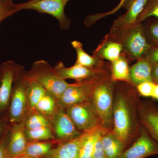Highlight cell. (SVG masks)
Segmentation results:
<instances>
[{"label":"cell","mask_w":158,"mask_h":158,"mask_svg":"<svg viewBox=\"0 0 158 158\" xmlns=\"http://www.w3.org/2000/svg\"><path fill=\"white\" fill-rule=\"evenodd\" d=\"M140 95L136 87L130 83L116 82L113 106L112 131L127 148L141 135V126L138 115Z\"/></svg>","instance_id":"cell-1"},{"label":"cell","mask_w":158,"mask_h":158,"mask_svg":"<svg viewBox=\"0 0 158 158\" xmlns=\"http://www.w3.org/2000/svg\"><path fill=\"white\" fill-rule=\"evenodd\" d=\"M108 35L121 44L122 52L129 61L144 59L152 46L148 41L142 23H136L123 29L111 28Z\"/></svg>","instance_id":"cell-2"},{"label":"cell","mask_w":158,"mask_h":158,"mask_svg":"<svg viewBox=\"0 0 158 158\" xmlns=\"http://www.w3.org/2000/svg\"><path fill=\"white\" fill-rule=\"evenodd\" d=\"M116 83L111 80V75L100 79L89 100L105 131H111L113 128V106Z\"/></svg>","instance_id":"cell-3"},{"label":"cell","mask_w":158,"mask_h":158,"mask_svg":"<svg viewBox=\"0 0 158 158\" xmlns=\"http://www.w3.org/2000/svg\"><path fill=\"white\" fill-rule=\"evenodd\" d=\"M27 73L30 78L42 85L58 100L69 84L65 80L61 79L54 67L45 60H37L34 62Z\"/></svg>","instance_id":"cell-4"},{"label":"cell","mask_w":158,"mask_h":158,"mask_svg":"<svg viewBox=\"0 0 158 158\" xmlns=\"http://www.w3.org/2000/svg\"><path fill=\"white\" fill-rule=\"evenodd\" d=\"M30 82L25 71L14 82L8 110L10 125L23 121L30 113L28 100Z\"/></svg>","instance_id":"cell-5"},{"label":"cell","mask_w":158,"mask_h":158,"mask_svg":"<svg viewBox=\"0 0 158 158\" xmlns=\"http://www.w3.org/2000/svg\"><path fill=\"white\" fill-rule=\"evenodd\" d=\"M70 0H29L17 4L19 11L33 10L40 13L50 15L59 22V27L62 30L70 27L71 21L65 14V7Z\"/></svg>","instance_id":"cell-6"},{"label":"cell","mask_w":158,"mask_h":158,"mask_svg":"<svg viewBox=\"0 0 158 158\" xmlns=\"http://www.w3.org/2000/svg\"><path fill=\"white\" fill-rule=\"evenodd\" d=\"M25 71L23 65L12 60L0 65V117L8 113L14 82Z\"/></svg>","instance_id":"cell-7"},{"label":"cell","mask_w":158,"mask_h":158,"mask_svg":"<svg viewBox=\"0 0 158 158\" xmlns=\"http://www.w3.org/2000/svg\"><path fill=\"white\" fill-rule=\"evenodd\" d=\"M65 109L75 127L81 132L96 128L102 130L98 116L89 100L72 105Z\"/></svg>","instance_id":"cell-8"},{"label":"cell","mask_w":158,"mask_h":158,"mask_svg":"<svg viewBox=\"0 0 158 158\" xmlns=\"http://www.w3.org/2000/svg\"><path fill=\"white\" fill-rule=\"evenodd\" d=\"M105 77L69 84L58 100V103L62 108L66 109L72 105L89 100L97 82Z\"/></svg>","instance_id":"cell-9"},{"label":"cell","mask_w":158,"mask_h":158,"mask_svg":"<svg viewBox=\"0 0 158 158\" xmlns=\"http://www.w3.org/2000/svg\"><path fill=\"white\" fill-rule=\"evenodd\" d=\"M51 128L57 140L65 142L73 140L82 134L77 129L71 120L65 109L57 105L55 112L50 117Z\"/></svg>","instance_id":"cell-10"},{"label":"cell","mask_w":158,"mask_h":158,"mask_svg":"<svg viewBox=\"0 0 158 158\" xmlns=\"http://www.w3.org/2000/svg\"><path fill=\"white\" fill-rule=\"evenodd\" d=\"M56 72L61 79H73L76 82H81L91 78H97L110 75V63L103 68L90 69L77 63L70 67H66L63 62L59 61L54 66Z\"/></svg>","instance_id":"cell-11"},{"label":"cell","mask_w":158,"mask_h":158,"mask_svg":"<svg viewBox=\"0 0 158 158\" xmlns=\"http://www.w3.org/2000/svg\"><path fill=\"white\" fill-rule=\"evenodd\" d=\"M156 155H158V143L142 127L140 136L118 158H145Z\"/></svg>","instance_id":"cell-12"},{"label":"cell","mask_w":158,"mask_h":158,"mask_svg":"<svg viewBox=\"0 0 158 158\" xmlns=\"http://www.w3.org/2000/svg\"><path fill=\"white\" fill-rule=\"evenodd\" d=\"M138 115L141 127L158 144V105L140 99Z\"/></svg>","instance_id":"cell-13"},{"label":"cell","mask_w":158,"mask_h":158,"mask_svg":"<svg viewBox=\"0 0 158 158\" xmlns=\"http://www.w3.org/2000/svg\"><path fill=\"white\" fill-rule=\"evenodd\" d=\"M147 0H126L123 7L126 12L116 19L113 24L112 28L123 29L137 23V19L143 11Z\"/></svg>","instance_id":"cell-14"},{"label":"cell","mask_w":158,"mask_h":158,"mask_svg":"<svg viewBox=\"0 0 158 158\" xmlns=\"http://www.w3.org/2000/svg\"><path fill=\"white\" fill-rule=\"evenodd\" d=\"M28 141L25 132L24 121L10 125L8 150L11 158L19 156L25 149Z\"/></svg>","instance_id":"cell-15"},{"label":"cell","mask_w":158,"mask_h":158,"mask_svg":"<svg viewBox=\"0 0 158 158\" xmlns=\"http://www.w3.org/2000/svg\"><path fill=\"white\" fill-rule=\"evenodd\" d=\"M84 133L70 141L61 142L43 158H77Z\"/></svg>","instance_id":"cell-16"},{"label":"cell","mask_w":158,"mask_h":158,"mask_svg":"<svg viewBox=\"0 0 158 158\" xmlns=\"http://www.w3.org/2000/svg\"><path fill=\"white\" fill-rule=\"evenodd\" d=\"M129 77L130 83L135 87L144 82H154L151 64L144 58L137 60L130 67Z\"/></svg>","instance_id":"cell-17"},{"label":"cell","mask_w":158,"mask_h":158,"mask_svg":"<svg viewBox=\"0 0 158 158\" xmlns=\"http://www.w3.org/2000/svg\"><path fill=\"white\" fill-rule=\"evenodd\" d=\"M123 52L121 44L106 35L93 52V56L110 62L118 59Z\"/></svg>","instance_id":"cell-18"},{"label":"cell","mask_w":158,"mask_h":158,"mask_svg":"<svg viewBox=\"0 0 158 158\" xmlns=\"http://www.w3.org/2000/svg\"><path fill=\"white\" fill-rule=\"evenodd\" d=\"M102 141L107 158H118L125 150L124 144L113 134L112 130L102 131Z\"/></svg>","instance_id":"cell-19"},{"label":"cell","mask_w":158,"mask_h":158,"mask_svg":"<svg viewBox=\"0 0 158 158\" xmlns=\"http://www.w3.org/2000/svg\"><path fill=\"white\" fill-rule=\"evenodd\" d=\"M60 142L61 141L57 140L28 142L25 149L19 157H44L57 146Z\"/></svg>","instance_id":"cell-20"},{"label":"cell","mask_w":158,"mask_h":158,"mask_svg":"<svg viewBox=\"0 0 158 158\" xmlns=\"http://www.w3.org/2000/svg\"><path fill=\"white\" fill-rule=\"evenodd\" d=\"M72 46L75 50L77 53V60L75 63L82 66L90 69L103 68L106 66L104 60L94 56L88 55L83 48V44L77 40H74L71 43Z\"/></svg>","instance_id":"cell-21"},{"label":"cell","mask_w":158,"mask_h":158,"mask_svg":"<svg viewBox=\"0 0 158 158\" xmlns=\"http://www.w3.org/2000/svg\"><path fill=\"white\" fill-rule=\"evenodd\" d=\"M128 59L123 52L118 59L110 62L111 79L114 82L123 81L130 83V67Z\"/></svg>","instance_id":"cell-22"},{"label":"cell","mask_w":158,"mask_h":158,"mask_svg":"<svg viewBox=\"0 0 158 158\" xmlns=\"http://www.w3.org/2000/svg\"><path fill=\"white\" fill-rule=\"evenodd\" d=\"M102 131H103L102 129L96 128L84 132V137L79 148L77 158H92L95 139L98 133Z\"/></svg>","instance_id":"cell-23"},{"label":"cell","mask_w":158,"mask_h":158,"mask_svg":"<svg viewBox=\"0 0 158 158\" xmlns=\"http://www.w3.org/2000/svg\"><path fill=\"white\" fill-rule=\"evenodd\" d=\"M58 104V99L56 97L52 94L46 91L34 110L50 118L55 112Z\"/></svg>","instance_id":"cell-24"},{"label":"cell","mask_w":158,"mask_h":158,"mask_svg":"<svg viewBox=\"0 0 158 158\" xmlns=\"http://www.w3.org/2000/svg\"><path fill=\"white\" fill-rule=\"evenodd\" d=\"M25 129H34L42 127H51L50 118L36 110L29 113L24 120Z\"/></svg>","instance_id":"cell-25"},{"label":"cell","mask_w":158,"mask_h":158,"mask_svg":"<svg viewBox=\"0 0 158 158\" xmlns=\"http://www.w3.org/2000/svg\"><path fill=\"white\" fill-rule=\"evenodd\" d=\"M46 91L42 85L30 78L28 90V100L30 113L34 111L37 104L42 98Z\"/></svg>","instance_id":"cell-26"},{"label":"cell","mask_w":158,"mask_h":158,"mask_svg":"<svg viewBox=\"0 0 158 158\" xmlns=\"http://www.w3.org/2000/svg\"><path fill=\"white\" fill-rule=\"evenodd\" d=\"M25 132L28 142L57 140L50 127H42L31 130L25 129Z\"/></svg>","instance_id":"cell-27"},{"label":"cell","mask_w":158,"mask_h":158,"mask_svg":"<svg viewBox=\"0 0 158 158\" xmlns=\"http://www.w3.org/2000/svg\"><path fill=\"white\" fill-rule=\"evenodd\" d=\"M151 17L158 19V0H147L143 11L137 19V23H142Z\"/></svg>","instance_id":"cell-28"},{"label":"cell","mask_w":158,"mask_h":158,"mask_svg":"<svg viewBox=\"0 0 158 158\" xmlns=\"http://www.w3.org/2000/svg\"><path fill=\"white\" fill-rule=\"evenodd\" d=\"M19 11L12 0H0V25L3 21Z\"/></svg>","instance_id":"cell-29"},{"label":"cell","mask_w":158,"mask_h":158,"mask_svg":"<svg viewBox=\"0 0 158 158\" xmlns=\"http://www.w3.org/2000/svg\"><path fill=\"white\" fill-rule=\"evenodd\" d=\"M148 41L152 46L158 45V21L154 22L147 28H144Z\"/></svg>","instance_id":"cell-30"},{"label":"cell","mask_w":158,"mask_h":158,"mask_svg":"<svg viewBox=\"0 0 158 158\" xmlns=\"http://www.w3.org/2000/svg\"><path fill=\"white\" fill-rule=\"evenodd\" d=\"M10 136V124L6 129L0 139V158H11L8 150Z\"/></svg>","instance_id":"cell-31"},{"label":"cell","mask_w":158,"mask_h":158,"mask_svg":"<svg viewBox=\"0 0 158 158\" xmlns=\"http://www.w3.org/2000/svg\"><path fill=\"white\" fill-rule=\"evenodd\" d=\"M101 131L97 136L92 154V158H107L102 141V131Z\"/></svg>","instance_id":"cell-32"},{"label":"cell","mask_w":158,"mask_h":158,"mask_svg":"<svg viewBox=\"0 0 158 158\" xmlns=\"http://www.w3.org/2000/svg\"><path fill=\"white\" fill-rule=\"evenodd\" d=\"M155 84L154 82H144L136 87L140 96L151 97Z\"/></svg>","instance_id":"cell-33"},{"label":"cell","mask_w":158,"mask_h":158,"mask_svg":"<svg viewBox=\"0 0 158 158\" xmlns=\"http://www.w3.org/2000/svg\"><path fill=\"white\" fill-rule=\"evenodd\" d=\"M144 58L151 65L158 64V45L152 46Z\"/></svg>","instance_id":"cell-34"},{"label":"cell","mask_w":158,"mask_h":158,"mask_svg":"<svg viewBox=\"0 0 158 158\" xmlns=\"http://www.w3.org/2000/svg\"><path fill=\"white\" fill-rule=\"evenodd\" d=\"M126 1V0H121L119 4H118L114 9H113V10H111V11H108V12H106V13H98V14L92 15V17H91V18H92V20H93L94 22L96 23L97 21H98V20L101 19L106 17V16H108V15L114 14L115 12H116V11H118L119 9L122 8L123 6V4H124Z\"/></svg>","instance_id":"cell-35"},{"label":"cell","mask_w":158,"mask_h":158,"mask_svg":"<svg viewBox=\"0 0 158 158\" xmlns=\"http://www.w3.org/2000/svg\"><path fill=\"white\" fill-rule=\"evenodd\" d=\"M10 125L8 113L0 117V139L6 129Z\"/></svg>","instance_id":"cell-36"},{"label":"cell","mask_w":158,"mask_h":158,"mask_svg":"<svg viewBox=\"0 0 158 158\" xmlns=\"http://www.w3.org/2000/svg\"><path fill=\"white\" fill-rule=\"evenodd\" d=\"M152 75L154 82L158 84V64L152 65Z\"/></svg>","instance_id":"cell-37"},{"label":"cell","mask_w":158,"mask_h":158,"mask_svg":"<svg viewBox=\"0 0 158 158\" xmlns=\"http://www.w3.org/2000/svg\"><path fill=\"white\" fill-rule=\"evenodd\" d=\"M152 98L158 101V84H155L153 90Z\"/></svg>","instance_id":"cell-38"},{"label":"cell","mask_w":158,"mask_h":158,"mask_svg":"<svg viewBox=\"0 0 158 158\" xmlns=\"http://www.w3.org/2000/svg\"><path fill=\"white\" fill-rule=\"evenodd\" d=\"M16 158H34V157H18Z\"/></svg>","instance_id":"cell-39"},{"label":"cell","mask_w":158,"mask_h":158,"mask_svg":"<svg viewBox=\"0 0 158 158\" xmlns=\"http://www.w3.org/2000/svg\"><path fill=\"white\" fill-rule=\"evenodd\" d=\"M12 1H13V0H12Z\"/></svg>","instance_id":"cell-40"}]
</instances>
